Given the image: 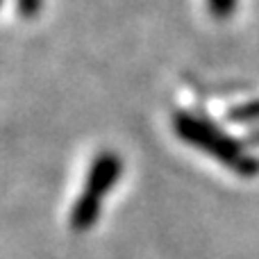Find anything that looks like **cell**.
<instances>
[{"label": "cell", "mask_w": 259, "mask_h": 259, "mask_svg": "<svg viewBox=\"0 0 259 259\" xmlns=\"http://www.w3.org/2000/svg\"><path fill=\"white\" fill-rule=\"evenodd\" d=\"M173 127L180 139L214 155L219 161L230 166L234 173L243 175V178H250V175L259 173V161L252 159L250 155H246V150L232 137L223 134L219 127L211 125L205 118H198L189 112H180L175 114Z\"/></svg>", "instance_id": "6da1fadb"}, {"label": "cell", "mask_w": 259, "mask_h": 259, "mask_svg": "<svg viewBox=\"0 0 259 259\" xmlns=\"http://www.w3.org/2000/svg\"><path fill=\"white\" fill-rule=\"evenodd\" d=\"M121 173H123L121 155H116L112 150L96 155L94 164L89 168V175H87L84 189H82L80 198L75 200V205L71 209V228L75 232H84L98 221L105 196L118 182Z\"/></svg>", "instance_id": "7a4b0ae2"}, {"label": "cell", "mask_w": 259, "mask_h": 259, "mask_svg": "<svg viewBox=\"0 0 259 259\" xmlns=\"http://www.w3.org/2000/svg\"><path fill=\"white\" fill-rule=\"evenodd\" d=\"M228 118L232 123H257L259 121V103H248L241 107H234L228 114Z\"/></svg>", "instance_id": "3957f363"}, {"label": "cell", "mask_w": 259, "mask_h": 259, "mask_svg": "<svg viewBox=\"0 0 259 259\" xmlns=\"http://www.w3.org/2000/svg\"><path fill=\"white\" fill-rule=\"evenodd\" d=\"M209 3V12L216 18H230L237 7V0H207Z\"/></svg>", "instance_id": "277c9868"}, {"label": "cell", "mask_w": 259, "mask_h": 259, "mask_svg": "<svg viewBox=\"0 0 259 259\" xmlns=\"http://www.w3.org/2000/svg\"><path fill=\"white\" fill-rule=\"evenodd\" d=\"M41 9V0H18V12L23 18H34Z\"/></svg>", "instance_id": "5b68a950"}, {"label": "cell", "mask_w": 259, "mask_h": 259, "mask_svg": "<svg viewBox=\"0 0 259 259\" xmlns=\"http://www.w3.org/2000/svg\"><path fill=\"white\" fill-rule=\"evenodd\" d=\"M0 3H3V0H0Z\"/></svg>", "instance_id": "8992f818"}]
</instances>
